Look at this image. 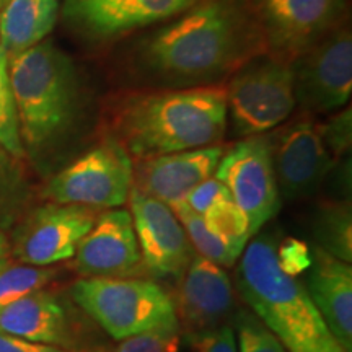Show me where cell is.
<instances>
[{"label": "cell", "instance_id": "484cf974", "mask_svg": "<svg viewBox=\"0 0 352 352\" xmlns=\"http://www.w3.org/2000/svg\"><path fill=\"white\" fill-rule=\"evenodd\" d=\"M0 145L15 158L25 155L10 70H8V56L2 46H0Z\"/></svg>", "mask_w": 352, "mask_h": 352}, {"label": "cell", "instance_id": "83f0119b", "mask_svg": "<svg viewBox=\"0 0 352 352\" xmlns=\"http://www.w3.org/2000/svg\"><path fill=\"white\" fill-rule=\"evenodd\" d=\"M179 329H153L126 338L114 352H179Z\"/></svg>", "mask_w": 352, "mask_h": 352}, {"label": "cell", "instance_id": "d6986e66", "mask_svg": "<svg viewBox=\"0 0 352 352\" xmlns=\"http://www.w3.org/2000/svg\"><path fill=\"white\" fill-rule=\"evenodd\" d=\"M0 331L67 351L76 349L80 342V329L74 324L72 315L59 298L44 290L3 307L0 310Z\"/></svg>", "mask_w": 352, "mask_h": 352}, {"label": "cell", "instance_id": "7c38bea8", "mask_svg": "<svg viewBox=\"0 0 352 352\" xmlns=\"http://www.w3.org/2000/svg\"><path fill=\"white\" fill-rule=\"evenodd\" d=\"M96 217V209L77 204L51 202L34 209L16 227L10 246L13 256L32 266H52L74 258Z\"/></svg>", "mask_w": 352, "mask_h": 352}, {"label": "cell", "instance_id": "5b68a950", "mask_svg": "<svg viewBox=\"0 0 352 352\" xmlns=\"http://www.w3.org/2000/svg\"><path fill=\"white\" fill-rule=\"evenodd\" d=\"M70 294L74 303L114 341L153 329H182L173 300L153 280L82 277Z\"/></svg>", "mask_w": 352, "mask_h": 352}, {"label": "cell", "instance_id": "2e32d148", "mask_svg": "<svg viewBox=\"0 0 352 352\" xmlns=\"http://www.w3.org/2000/svg\"><path fill=\"white\" fill-rule=\"evenodd\" d=\"M175 311L184 333H202L228 324L235 311V294L222 266L195 254L179 280Z\"/></svg>", "mask_w": 352, "mask_h": 352}, {"label": "cell", "instance_id": "e575fe53", "mask_svg": "<svg viewBox=\"0 0 352 352\" xmlns=\"http://www.w3.org/2000/svg\"><path fill=\"white\" fill-rule=\"evenodd\" d=\"M3 3H6V0H0V8L3 7Z\"/></svg>", "mask_w": 352, "mask_h": 352}, {"label": "cell", "instance_id": "4316f807", "mask_svg": "<svg viewBox=\"0 0 352 352\" xmlns=\"http://www.w3.org/2000/svg\"><path fill=\"white\" fill-rule=\"evenodd\" d=\"M232 320L236 352H287L250 308H236Z\"/></svg>", "mask_w": 352, "mask_h": 352}, {"label": "cell", "instance_id": "d6a6232c", "mask_svg": "<svg viewBox=\"0 0 352 352\" xmlns=\"http://www.w3.org/2000/svg\"><path fill=\"white\" fill-rule=\"evenodd\" d=\"M0 352H72L41 342H33L0 331Z\"/></svg>", "mask_w": 352, "mask_h": 352}, {"label": "cell", "instance_id": "ffe728a7", "mask_svg": "<svg viewBox=\"0 0 352 352\" xmlns=\"http://www.w3.org/2000/svg\"><path fill=\"white\" fill-rule=\"evenodd\" d=\"M59 16V0H7L0 8V46L8 59L44 41Z\"/></svg>", "mask_w": 352, "mask_h": 352}, {"label": "cell", "instance_id": "3957f363", "mask_svg": "<svg viewBox=\"0 0 352 352\" xmlns=\"http://www.w3.org/2000/svg\"><path fill=\"white\" fill-rule=\"evenodd\" d=\"M235 284L250 310L287 352H344L305 285L279 270L276 241L267 233L246 243Z\"/></svg>", "mask_w": 352, "mask_h": 352}, {"label": "cell", "instance_id": "836d02e7", "mask_svg": "<svg viewBox=\"0 0 352 352\" xmlns=\"http://www.w3.org/2000/svg\"><path fill=\"white\" fill-rule=\"evenodd\" d=\"M8 252H10V245H8L7 239L3 236V232H0V267L8 261Z\"/></svg>", "mask_w": 352, "mask_h": 352}, {"label": "cell", "instance_id": "4fadbf2b", "mask_svg": "<svg viewBox=\"0 0 352 352\" xmlns=\"http://www.w3.org/2000/svg\"><path fill=\"white\" fill-rule=\"evenodd\" d=\"M272 166L279 196L297 201L318 191L334 165L320 124L310 120L290 122L271 135Z\"/></svg>", "mask_w": 352, "mask_h": 352}, {"label": "cell", "instance_id": "1f68e13d", "mask_svg": "<svg viewBox=\"0 0 352 352\" xmlns=\"http://www.w3.org/2000/svg\"><path fill=\"white\" fill-rule=\"evenodd\" d=\"M228 197H232V195L226 184L212 176V178H208L206 182L197 184V186L189 192L184 202H186L196 214L204 215L214 204H217L219 201L228 199Z\"/></svg>", "mask_w": 352, "mask_h": 352}, {"label": "cell", "instance_id": "ac0fdd59", "mask_svg": "<svg viewBox=\"0 0 352 352\" xmlns=\"http://www.w3.org/2000/svg\"><path fill=\"white\" fill-rule=\"evenodd\" d=\"M307 292L344 352H352V270L320 246H310Z\"/></svg>", "mask_w": 352, "mask_h": 352}, {"label": "cell", "instance_id": "7402d4cb", "mask_svg": "<svg viewBox=\"0 0 352 352\" xmlns=\"http://www.w3.org/2000/svg\"><path fill=\"white\" fill-rule=\"evenodd\" d=\"M28 199L30 186L20 158H15L0 145V232L20 217Z\"/></svg>", "mask_w": 352, "mask_h": 352}, {"label": "cell", "instance_id": "6da1fadb", "mask_svg": "<svg viewBox=\"0 0 352 352\" xmlns=\"http://www.w3.org/2000/svg\"><path fill=\"white\" fill-rule=\"evenodd\" d=\"M266 54L246 0H201L152 34L140 63L175 85H210Z\"/></svg>", "mask_w": 352, "mask_h": 352}, {"label": "cell", "instance_id": "5bb4252c", "mask_svg": "<svg viewBox=\"0 0 352 352\" xmlns=\"http://www.w3.org/2000/svg\"><path fill=\"white\" fill-rule=\"evenodd\" d=\"M201 0H64L70 28L94 41H107L142 26L178 16Z\"/></svg>", "mask_w": 352, "mask_h": 352}, {"label": "cell", "instance_id": "4dcf8cb0", "mask_svg": "<svg viewBox=\"0 0 352 352\" xmlns=\"http://www.w3.org/2000/svg\"><path fill=\"white\" fill-rule=\"evenodd\" d=\"M351 122V108L347 107L344 111L338 113L336 116L329 118L324 124L320 126L321 138H323V142L333 158L342 157L346 152H349L352 135Z\"/></svg>", "mask_w": 352, "mask_h": 352}, {"label": "cell", "instance_id": "cb8c5ba5", "mask_svg": "<svg viewBox=\"0 0 352 352\" xmlns=\"http://www.w3.org/2000/svg\"><path fill=\"white\" fill-rule=\"evenodd\" d=\"M56 276V267L8 264L7 261L0 267V310L30 294L41 290Z\"/></svg>", "mask_w": 352, "mask_h": 352}, {"label": "cell", "instance_id": "f546056e", "mask_svg": "<svg viewBox=\"0 0 352 352\" xmlns=\"http://www.w3.org/2000/svg\"><path fill=\"white\" fill-rule=\"evenodd\" d=\"M276 261L284 274L290 277L300 276L311 266L310 245L289 236L276 246Z\"/></svg>", "mask_w": 352, "mask_h": 352}, {"label": "cell", "instance_id": "9a60e30c", "mask_svg": "<svg viewBox=\"0 0 352 352\" xmlns=\"http://www.w3.org/2000/svg\"><path fill=\"white\" fill-rule=\"evenodd\" d=\"M74 267L83 277H122L142 272V258L129 210L98 214L77 246Z\"/></svg>", "mask_w": 352, "mask_h": 352}, {"label": "cell", "instance_id": "603a6c76", "mask_svg": "<svg viewBox=\"0 0 352 352\" xmlns=\"http://www.w3.org/2000/svg\"><path fill=\"white\" fill-rule=\"evenodd\" d=\"M173 212L178 217L179 222L186 232V236L191 246H195L197 254L204 256L209 261L222 267H232L239 259H236L228 250V246L219 239L217 235H214L206 226L204 217L199 214H196L186 202L182 201L178 204H175Z\"/></svg>", "mask_w": 352, "mask_h": 352}, {"label": "cell", "instance_id": "7a4b0ae2", "mask_svg": "<svg viewBox=\"0 0 352 352\" xmlns=\"http://www.w3.org/2000/svg\"><path fill=\"white\" fill-rule=\"evenodd\" d=\"M227 118L226 87L202 85L134 98L118 116V132L127 153L144 160L219 144Z\"/></svg>", "mask_w": 352, "mask_h": 352}, {"label": "cell", "instance_id": "d590c367", "mask_svg": "<svg viewBox=\"0 0 352 352\" xmlns=\"http://www.w3.org/2000/svg\"><path fill=\"white\" fill-rule=\"evenodd\" d=\"M6 2H7V0H6Z\"/></svg>", "mask_w": 352, "mask_h": 352}, {"label": "cell", "instance_id": "f1b7e54d", "mask_svg": "<svg viewBox=\"0 0 352 352\" xmlns=\"http://www.w3.org/2000/svg\"><path fill=\"white\" fill-rule=\"evenodd\" d=\"M182 347L186 352H236L235 333L232 324L202 333H184Z\"/></svg>", "mask_w": 352, "mask_h": 352}, {"label": "cell", "instance_id": "44dd1931", "mask_svg": "<svg viewBox=\"0 0 352 352\" xmlns=\"http://www.w3.org/2000/svg\"><path fill=\"white\" fill-rule=\"evenodd\" d=\"M316 246L341 261H352V219L346 202H329L318 209L314 222Z\"/></svg>", "mask_w": 352, "mask_h": 352}, {"label": "cell", "instance_id": "e0dca14e", "mask_svg": "<svg viewBox=\"0 0 352 352\" xmlns=\"http://www.w3.org/2000/svg\"><path fill=\"white\" fill-rule=\"evenodd\" d=\"M223 148L220 145L144 158L134 168L132 186L173 208L197 184L212 178Z\"/></svg>", "mask_w": 352, "mask_h": 352}, {"label": "cell", "instance_id": "30bf717a", "mask_svg": "<svg viewBox=\"0 0 352 352\" xmlns=\"http://www.w3.org/2000/svg\"><path fill=\"white\" fill-rule=\"evenodd\" d=\"M296 98L311 113L346 107L352 94V34L340 25L292 64Z\"/></svg>", "mask_w": 352, "mask_h": 352}, {"label": "cell", "instance_id": "277c9868", "mask_svg": "<svg viewBox=\"0 0 352 352\" xmlns=\"http://www.w3.org/2000/svg\"><path fill=\"white\" fill-rule=\"evenodd\" d=\"M25 152L39 153L69 134L80 109L74 60L51 41L8 59Z\"/></svg>", "mask_w": 352, "mask_h": 352}, {"label": "cell", "instance_id": "ba28073f", "mask_svg": "<svg viewBox=\"0 0 352 352\" xmlns=\"http://www.w3.org/2000/svg\"><path fill=\"white\" fill-rule=\"evenodd\" d=\"M264 52L294 64L341 25L346 0H246Z\"/></svg>", "mask_w": 352, "mask_h": 352}, {"label": "cell", "instance_id": "8fae6325", "mask_svg": "<svg viewBox=\"0 0 352 352\" xmlns=\"http://www.w3.org/2000/svg\"><path fill=\"white\" fill-rule=\"evenodd\" d=\"M127 199L144 272L153 279L179 283L196 254L182 222L170 206L144 195L134 186Z\"/></svg>", "mask_w": 352, "mask_h": 352}, {"label": "cell", "instance_id": "52a82bcc", "mask_svg": "<svg viewBox=\"0 0 352 352\" xmlns=\"http://www.w3.org/2000/svg\"><path fill=\"white\" fill-rule=\"evenodd\" d=\"M132 182L131 155L118 140L107 139L52 176L44 196L57 204L121 208L129 197Z\"/></svg>", "mask_w": 352, "mask_h": 352}, {"label": "cell", "instance_id": "d4e9b609", "mask_svg": "<svg viewBox=\"0 0 352 352\" xmlns=\"http://www.w3.org/2000/svg\"><path fill=\"white\" fill-rule=\"evenodd\" d=\"M202 217L209 230L217 235L228 246L233 256L239 259L252 235L246 217L232 197L219 201Z\"/></svg>", "mask_w": 352, "mask_h": 352}, {"label": "cell", "instance_id": "9c48e42d", "mask_svg": "<svg viewBox=\"0 0 352 352\" xmlns=\"http://www.w3.org/2000/svg\"><path fill=\"white\" fill-rule=\"evenodd\" d=\"M214 175L226 184L233 202L243 212L252 236L279 212L271 135H250L232 145L220 157Z\"/></svg>", "mask_w": 352, "mask_h": 352}, {"label": "cell", "instance_id": "8992f818", "mask_svg": "<svg viewBox=\"0 0 352 352\" xmlns=\"http://www.w3.org/2000/svg\"><path fill=\"white\" fill-rule=\"evenodd\" d=\"M227 116L235 134H266L297 107L292 64L259 54L236 70L226 87Z\"/></svg>", "mask_w": 352, "mask_h": 352}]
</instances>
